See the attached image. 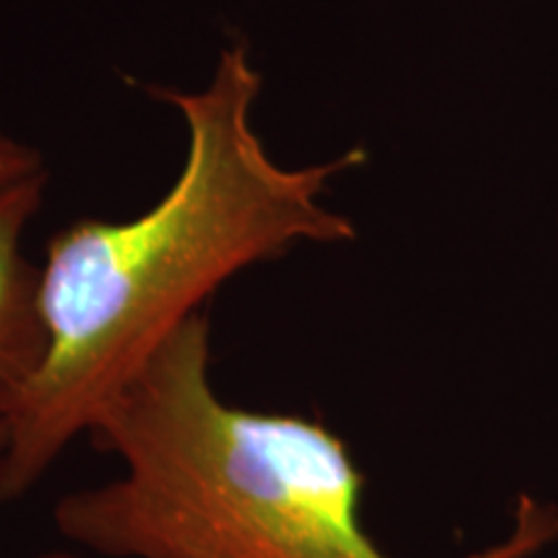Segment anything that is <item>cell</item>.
<instances>
[{
	"label": "cell",
	"instance_id": "obj_6",
	"mask_svg": "<svg viewBox=\"0 0 558 558\" xmlns=\"http://www.w3.org/2000/svg\"><path fill=\"white\" fill-rule=\"evenodd\" d=\"M3 445H5V429L3 424H0V450H3Z\"/></svg>",
	"mask_w": 558,
	"mask_h": 558
},
{
	"label": "cell",
	"instance_id": "obj_4",
	"mask_svg": "<svg viewBox=\"0 0 558 558\" xmlns=\"http://www.w3.org/2000/svg\"><path fill=\"white\" fill-rule=\"evenodd\" d=\"M45 173L39 153L0 128V186Z\"/></svg>",
	"mask_w": 558,
	"mask_h": 558
},
{
	"label": "cell",
	"instance_id": "obj_1",
	"mask_svg": "<svg viewBox=\"0 0 558 558\" xmlns=\"http://www.w3.org/2000/svg\"><path fill=\"white\" fill-rule=\"evenodd\" d=\"M148 90L184 117V171L148 213L70 222L47 243L41 308L50 344L37 373L0 396V505L26 497L222 282L298 243L354 239V222L320 197L326 181L365 163L367 153L279 166L251 124L262 75L246 41L220 54L197 94Z\"/></svg>",
	"mask_w": 558,
	"mask_h": 558
},
{
	"label": "cell",
	"instance_id": "obj_3",
	"mask_svg": "<svg viewBox=\"0 0 558 558\" xmlns=\"http://www.w3.org/2000/svg\"><path fill=\"white\" fill-rule=\"evenodd\" d=\"M47 173L0 186V396L37 373L47 354L41 269L29 264L21 239L45 197Z\"/></svg>",
	"mask_w": 558,
	"mask_h": 558
},
{
	"label": "cell",
	"instance_id": "obj_2",
	"mask_svg": "<svg viewBox=\"0 0 558 558\" xmlns=\"http://www.w3.org/2000/svg\"><path fill=\"white\" fill-rule=\"evenodd\" d=\"M197 313L104 403L88 437L117 478L52 509L62 538L104 558H390L360 522L362 473L329 427L222 401ZM558 507L522 494L505 538L465 558H538Z\"/></svg>",
	"mask_w": 558,
	"mask_h": 558
},
{
	"label": "cell",
	"instance_id": "obj_5",
	"mask_svg": "<svg viewBox=\"0 0 558 558\" xmlns=\"http://www.w3.org/2000/svg\"><path fill=\"white\" fill-rule=\"evenodd\" d=\"M32 558H83V556L75 554V550H45V554H37Z\"/></svg>",
	"mask_w": 558,
	"mask_h": 558
}]
</instances>
